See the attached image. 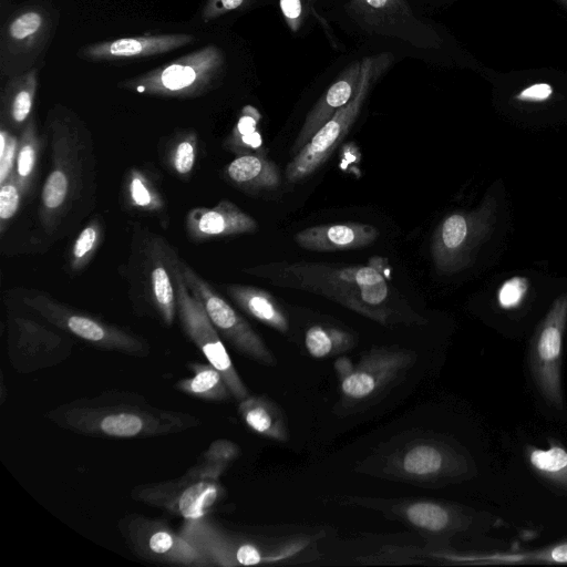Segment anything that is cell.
I'll return each mask as SVG.
<instances>
[{
	"label": "cell",
	"instance_id": "6da1fadb",
	"mask_svg": "<svg viewBox=\"0 0 567 567\" xmlns=\"http://www.w3.org/2000/svg\"><path fill=\"white\" fill-rule=\"evenodd\" d=\"M284 288L331 299L381 324L423 323L424 319L372 266H347L319 261H276L243 270Z\"/></svg>",
	"mask_w": 567,
	"mask_h": 567
},
{
	"label": "cell",
	"instance_id": "7a4b0ae2",
	"mask_svg": "<svg viewBox=\"0 0 567 567\" xmlns=\"http://www.w3.org/2000/svg\"><path fill=\"white\" fill-rule=\"evenodd\" d=\"M45 417L73 433L115 439L171 435L202 424L193 414L165 410L136 393L118 390L63 403Z\"/></svg>",
	"mask_w": 567,
	"mask_h": 567
},
{
	"label": "cell",
	"instance_id": "3957f363",
	"mask_svg": "<svg viewBox=\"0 0 567 567\" xmlns=\"http://www.w3.org/2000/svg\"><path fill=\"white\" fill-rule=\"evenodd\" d=\"M52 166L41 192L40 219L53 234L94 192L93 162L84 123L65 106L55 105L47 117Z\"/></svg>",
	"mask_w": 567,
	"mask_h": 567
},
{
	"label": "cell",
	"instance_id": "277c9868",
	"mask_svg": "<svg viewBox=\"0 0 567 567\" xmlns=\"http://www.w3.org/2000/svg\"><path fill=\"white\" fill-rule=\"evenodd\" d=\"M178 532L212 566L223 567L286 561L299 557L310 544L307 537L269 539L229 532L208 515L184 519Z\"/></svg>",
	"mask_w": 567,
	"mask_h": 567
},
{
	"label": "cell",
	"instance_id": "5b68a950",
	"mask_svg": "<svg viewBox=\"0 0 567 567\" xmlns=\"http://www.w3.org/2000/svg\"><path fill=\"white\" fill-rule=\"evenodd\" d=\"M225 65L224 51L210 43L169 63L125 79L118 83V87L159 97H197L219 82Z\"/></svg>",
	"mask_w": 567,
	"mask_h": 567
},
{
	"label": "cell",
	"instance_id": "8992f818",
	"mask_svg": "<svg viewBox=\"0 0 567 567\" xmlns=\"http://www.w3.org/2000/svg\"><path fill=\"white\" fill-rule=\"evenodd\" d=\"M59 16L45 0L23 2L4 20L0 31L2 78L24 73L43 59L58 27Z\"/></svg>",
	"mask_w": 567,
	"mask_h": 567
},
{
	"label": "cell",
	"instance_id": "52a82bcc",
	"mask_svg": "<svg viewBox=\"0 0 567 567\" xmlns=\"http://www.w3.org/2000/svg\"><path fill=\"white\" fill-rule=\"evenodd\" d=\"M390 63L389 54L362 59L360 78L350 101L312 136L287 164L288 182L297 183L313 174L330 157L355 122L374 82Z\"/></svg>",
	"mask_w": 567,
	"mask_h": 567
},
{
	"label": "cell",
	"instance_id": "ba28073f",
	"mask_svg": "<svg viewBox=\"0 0 567 567\" xmlns=\"http://www.w3.org/2000/svg\"><path fill=\"white\" fill-rule=\"evenodd\" d=\"M496 202L486 197L473 210H457L436 226L431 256L440 274H455L468 267L495 221Z\"/></svg>",
	"mask_w": 567,
	"mask_h": 567
},
{
	"label": "cell",
	"instance_id": "9c48e42d",
	"mask_svg": "<svg viewBox=\"0 0 567 567\" xmlns=\"http://www.w3.org/2000/svg\"><path fill=\"white\" fill-rule=\"evenodd\" d=\"M23 302L56 328L90 346L134 357L148 355L150 344L142 338L90 315L73 310L44 293H29Z\"/></svg>",
	"mask_w": 567,
	"mask_h": 567
},
{
	"label": "cell",
	"instance_id": "30bf717a",
	"mask_svg": "<svg viewBox=\"0 0 567 567\" xmlns=\"http://www.w3.org/2000/svg\"><path fill=\"white\" fill-rule=\"evenodd\" d=\"M415 352L398 348H373L353 365L348 358L336 362L344 401L367 403L391 388L414 364Z\"/></svg>",
	"mask_w": 567,
	"mask_h": 567
},
{
	"label": "cell",
	"instance_id": "8fae6325",
	"mask_svg": "<svg viewBox=\"0 0 567 567\" xmlns=\"http://www.w3.org/2000/svg\"><path fill=\"white\" fill-rule=\"evenodd\" d=\"M176 289L177 316L186 337L225 379L231 395L238 402L249 395L248 389L235 369L220 336L203 305L188 290L179 267L177 252L172 264Z\"/></svg>",
	"mask_w": 567,
	"mask_h": 567
},
{
	"label": "cell",
	"instance_id": "7c38bea8",
	"mask_svg": "<svg viewBox=\"0 0 567 567\" xmlns=\"http://www.w3.org/2000/svg\"><path fill=\"white\" fill-rule=\"evenodd\" d=\"M138 246L133 254V270H136L131 279L133 292H138L135 297L140 295L166 326H172L177 315L172 270L176 251L154 234L144 236Z\"/></svg>",
	"mask_w": 567,
	"mask_h": 567
},
{
	"label": "cell",
	"instance_id": "4fadbf2b",
	"mask_svg": "<svg viewBox=\"0 0 567 567\" xmlns=\"http://www.w3.org/2000/svg\"><path fill=\"white\" fill-rule=\"evenodd\" d=\"M130 550L140 559L186 567H212L209 560L165 520L130 514L118 523Z\"/></svg>",
	"mask_w": 567,
	"mask_h": 567
},
{
	"label": "cell",
	"instance_id": "5bb4252c",
	"mask_svg": "<svg viewBox=\"0 0 567 567\" xmlns=\"http://www.w3.org/2000/svg\"><path fill=\"white\" fill-rule=\"evenodd\" d=\"M179 267L188 290L203 305L219 336L243 355L274 367L276 359L272 352L248 321L181 258Z\"/></svg>",
	"mask_w": 567,
	"mask_h": 567
},
{
	"label": "cell",
	"instance_id": "9a60e30c",
	"mask_svg": "<svg viewBox=\"0 0 567 567\" xmlns=\"http://www.w3.org/2000/svg\"><path fill=\"white\" fill-rule=\"evenodd\" d=\"M223 493L218 478L195 465L178 478L135 486L131 495L137 502L189 519L207 515Z\"/></svg>",
	"mask_w": 567,
	"mask_h": 567
},
{
	"label": "cell",
	"instance_id": "2e32d148",
	"mask_svg": "<svg viewBox=\"0 0 567 567\" xmlns=\"http://www.w3.org/2000/svg\"><path fill=\"white\" fill-rule=\"evenodd\" d=\"M72 342L47 327L23 317H13L8 327V355L16 371L30 373L62 362Z\"/></svg>",
	"mask_w": 567,
	"mask_h": 567
},
{
	"label": "cell",
	"instance_id": "e0dca14e",
	"mask_svg": "<svg viewBox=\"0 0 567 567\" xmlns=\"http://www.w3.org/2000/svg\"><path fill=\"white\" fill-rule=\"evenodd\" d=\"M195 40L190 33H147L90 43L78 55L91 62H122L163 55Z\"/></svg>",
	"mask_w": 567,
	"mask_h": 567
},
{
	"label": "cell",
	"instance_id": "ac0fdd59",
	"mask_svg": "<svg viewBox=\"0 0 567 567\" xmlns=\"http://www.w3.org/2000/svg\"><path fill=\"white\" fill-rule=\"evenodd\" d=\"M385 460L382 471L386 476L420 484L436 481L446 470L445 451L425 436L406 441Z\"/></svg>",
	"mask_w": 567,
	"mask_h": 567
},
{
	"label": "cell",
	"instance_id": "d6986e66",
	"mask_svg": "<svg viewBox=\"0 0 567 567\" xmlns=\"http://www.w3.org/2000/svg\"><path fill=\"white\" fill-rule=\"evenodd\" d=\"M379 235V229L371 224L348 221L311 226L298 231L293 239L307 250L336 251L370 246Z\"/></svg>",
	"mask_w": 567,
	"mask_h": 567
},
{
	"label": "cell",
	"instance_id": "ffe728a7",
	"mask_svg": "<svg viewBox=\"0 0 567 567\" xmlns=\"http://www.w3.org/2000/svg\"><path fill=\"white\" fill-rule=\"evenodd\" d=\"M257 227L254 217L227 199L214 207L193 208L186 216V230L193 239L240 235Z\"/></svg>",
	"mask_w": 567,
	"mask_h": 567
},
{
	"label": "cell",
	"instance_id": "44dd1931",
	"mask_svg": "<svg viewBox=\"0 0 567 567\" xmlns=\"http://www.w3.org/2000/svg\"><path fill=\"white\" fill-rule=\"evenodd\" d=\"M361 66L362 60L349 64L339 79L313 105L292 144L290 151L292 156L312 138L340 107L350 101L360 78Z\"/></svg>",
	"mask_w": 567,
	"mask_h": 567
},
{
	"label": "cell",
	"instance_id": "7402d4cb",
	"mask_svg": "<svg viewBox=\"0 0 567 567\" xmlns=\"http://www.w3.org/2000/svg\"><path fill=\"white\" fill-rule=\"evenodd\" d=\"M40 68L7 79L0 95L1 126L23 127L32 117L35 102Z\"/></svg>",
	"mask_w": 567,
	"mask_h": 567
},
{
	"label": "cell",
	"instance_id": "603a6c76",
	"mask_svg": "<svg viewBox=\"0 0 567 567\" xmlns=\"http://www.w3.org/2000/svg\"><path fill=\"white\" fill-rule=\"evenodd\" d=\"M227 295L250 317L279 331L289 330V320L277 300L268 291L247 285H227Z\"/></svg>",
	"mask_w": 567,
	"mask_h": 567
},
{
	"label": "cell",
	"instance_id": "cb8c5ba5",
	"mask_svg": "<svg viewBox=\"0 0 567 567\" xmlns=\"http://www.w3.org/2000/svg\"><path fill=\"white\" fill-rule=\"evenodd\" d=\"M238 413L255 433L276 441L288 440V430L280 408L264 395H248L239 401Z\"/></svg>",
	"mask_w": 567,
	"mask_h": 567
},
{
	"label": "cell",
	"instance_id": "d4e9b609",
	"mask_svg": "<svg viewBox=\"0 0 567 567\" xmlns=\"http://www.w3.org/2000/svg\"><path fill=\"white\" fill-rule=\"evenodd\" d=\"M226 174L237 186L248 190L277 188L281 183L278 166L261 155L243 154L231 161Z\"/></svg>",
	"mask_w": 567,
	"mask_h": 567
},
{
	"label": "cell",
	"instance_id": "484cf974",
	"mask_svg": "<svg viewBox=\"0 0 567 567\" xmlns=\"http://www.w3.org/2000/svg\"><path fill=\"white\" fill-rule=\"evenodd\" d=\"M187 368L193 377L177 381L175 388L178 391L208 401H226L233 398L225 379L210 363L189 362Z\"/></svg>",
	"mask_w": 567,
	"mask_h": 567
},
{
	"label": "cell",
	"instance_id": "4316f807",
	"mask_svg": "<svg viewBox=\"0 0 567 567\" xmlns=\"http://www.w3.org/2000/svg\"><path fill=\"white\" fill-rule=\"evenodd\" d=\"M393 513L423 533L443 532L451 522L449 511L433 501H404L393 507Z\"/></svg>",
	"mask_w": 567,
	"mask_h": 567
},
{
	"label": "cell",
	"instance_id": "83f0119b",
	"mask_svg": "<svg viewBox=\"0 0 567 567\" xmlns=\"http://www.w3.org/2000/svg\"><path fill=\"white\" fill-rule=\"evenodd\" d=\"M352 7L365 23L375 28L413 18L404 0H354Z\"/></svg>",
	"mask_w": 567,
	"mask_h": 567
},
{
	"label": "cell",
	"instance_id": "f1b7e54d",
	"mask_svg": "<svg viewBox=\"0 0 567 567\" xmlns=\"http://www.w3.org/2000/svg\"><path fill=\"white\" fill-rule=\"evenodd\" d=\"M353 344L352 334L333 327L312 326L305 336L306 349L316 359L340 354L352 348Z\"/></svg>",
	"mask_w": 567,
	"mask_h": 567
},
{
	"label": "cell",
	"instance_id": "f546056e",
	"mask_svg": "<svg viewBox=\"0 0 567 567\" xmlns=\"http://www.w3.org/2000/svg\"><path fill=\"white\" fill-rule=\"evenodd\" d=\"M39 148L40 141L37 134L35 121L32 116L22 127L13 172L23 194L27 193L32 183Z\"/></svg>",
	"mask_w": 567,
	"mask_h": 567
},
{
	"label": "cell",
	"instance_id": "4dcf8cb0",
	"mask_svg": "<svg viewBox=\"0 0 567 567\" xmlns=\"http://www.w3.org/2000/svg\"><path fill=\"white\" fill-rule=\"evenodd\" d=\"M239 454L240 450L236 443L224 439L216 440L202 454L196 466L204 474L219 480Z\"/></svg>",
	"mask_w": 567,
	"mask_h": 567
},
{
	"label": "cell",
	"instance_id": "1f68e13d",
	"mask_svg": "<svg viewBox=\"0 0 567 567\" xmlns=\"http://www.w3.org/2000/svg\"><path fill=\"white\" fill-rule=\"evenodd\" d=\"M102 237L100 219H93L75 238L70 251V268L73 271L83 269L91 260Z\"/></svg>",
	"mask_w": 567,
	"mask_h": 567
},
{
	"label": "cell",
	"instance_id": "d6a6232c",
	"mask_svg": "<svg viewBox=\"0 0 567 567\" xmlns=\"http://www.w3.org/2000/svg\"><path fill=\"white\" fill-rule=\"evenodd\" d=\"M127 196L130 204L137 209L155 212L163 207L158 190L144 173L135 169L128 175Z\"/></svg>",
	"mask_w": 567,
	"mask_h": 567
},
{
	"label": "cell",
	"instance_id": "836d02e7",
	"mask_svg": "<svg viewBox=\"0 0 567 567\" xmlns=\"http://www.w3.org/2000/svg\"><path fill=\"white\" fill-rule=\"evenodd\" d=\"M261 118L260 113L252 106L247 105L243 109L241 115L228 138V145L231 150H247L260 145V136L256 131L257 124Z\"/></svg>",
	"mask_w": 567,
	"mask_h": 567
},
{
	"label": "cell",
	"instance_id": "e575fe53",
	"mask_svg": "<svg viewBox=\"0 0 567 567\" xmlns=\"http://www.w3.org/2000/svg\"><path fill=\"white\" fill-rule=\"evenodd\" d=\"M168 154V164L178 175H188L196 161L197 137L193 131H185L173 138Z\"/></svg>",
	"mask_w": 567,
	"mask_h": 567
},
{
	"label": "cell",
	"instance_id": "d590c367",
	"mask_svg": "<svg viewBox=\"0 0 567 567\" xmlns=\"http://www.w3.org/2000/svg\"><path fill=\"white\" fill-rule=\"evenodd\" d=\"M22 194V189L14 174L0 184L1 233L4 230L6 223L9 221L18 212Z\"/></svg>",
	"mask_w": 567,
	"mask_h": 567
},
{
	"label": "cell",
	"instance_id": "8d00e7d4",
	"mask_svg": "<svg viewBox=\"0 0 567 567\" xmlns=\"http://www.w3.org/2000/svg\"><path fill=\"white\" fill-rule=\"evenodd\" d=\"M19 137L1 126L0 131V184L14 172Z\"/></svg>",
	"mask_w": 567,
	"mask_h": 567
},
{
	"label": "cell",
	"instance_id": "74e56055",
	"mask_svg": "<svg viewBox=\"0 0 567 567\" xmlns=\"http://www.w3.org/2000/svg\"><path fill=\"white\" fill-rule=\"evenodd\" d=\"M528 291V280L524 277H513L498 289L497 301L504 309H513L522 303Z\"/></svg>",
	"mask_w": 567,
	"mask_h": 567
},
{
	"label": "cell",
	"instance_id": "f35d334b",
	"mask_svg": "<svg viewBox=\"0 0 567 567\" xmlns=\"http://www.w3.org/2000/svg\"><path fill=\"white\" fill-rule=\"evenodd\" d=\"M530 461L538 470L554 473L567 466V452L556 446L547 451H534Z\"/></svg>",
	"mask_w": 567,
	"mask_h": 567
},
{
	"label": "cell",
	"instance_id": "ab89813d",
	"mask_svg": "<svg viewBox=\"0 0 567 567\" xmlns=\"http://www.w3.org/2000/svg\"><path fill=\"white\" fill-rule=\"evenodd\" d=\"M251 0H206L200 17L204 22H209L221 16L238 10Z\"/></svg>",
	"mask_w": 567,
	"mask_h": 567
},
{
	"label": "cell",
	"instance_id": "60d3db41",
	"mask_svg": "<svg viewBox=\"0 0 567 567\" xmlns=\"http://www.w3.org/2000/svg\"><path fill=\"white\" fill-rule=\"evenodd\" d=\"M553 92V86L548 83H534L520 90L514 99L519 102L540 103L549 100Z\"/></svg>",
	"mask_w": 567,
	"mask_h": 567
},
{
	"label": "cell",
	"instance_id": "b9f144b4",
	"mask_svg": "<svg viewBox=\"0 0 567 567\" xmlns=\"http://www.w3.org/2000/svg\"><path fill=\"white\" fill-rule=\"evenodd\" d=\"M281 12L287 24L293 30H298L303 16L302 0H280Z\"/></svg>",
	"mask_w": 567,
	"mask_h": 567
},
{
	"label": "cell",
	"instance_id": "7bdbcfd3",
	"mask_svg": "<svg viewBox=\"0 0 567 567\" xmlns=\"http://www.w3.org/2000/svg\"><path fill=\"white\" fill-rule=\"evenodd\" d=\"M551 558L556 561L567 563V544L555 547L551 551Z\"/></svg>",
	"mask_w": 567,
	"mask_h": 567
},
{
	"label": "cell",
	"instance_id": "ee69618b",
	"mask_svg": "<svg viewBox=\"0 0 567 567\" xmlns=\"http://www.w3.org/2000/svg\"><path fill=\"white\" fill-rule=\"evenodd\" d=\"M556 1L567 9V0H556Z\"/></svg>",
	"mask_w": 567,
	"mask_h": 567
}]
</instances>
